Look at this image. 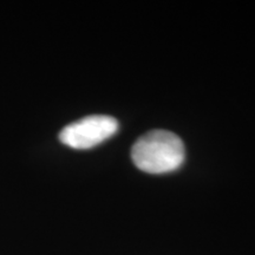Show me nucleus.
Wrapping results in <instances>:
<instances>
[{
    "label": "nucleus",
    "instance_id": "obj_1",
    "mask_svg": "<svg viewBox=\"0 0 255 255\" xmlns=\"http://www.w3.org/2000/svg\"><path fill=\"white\" fill-rule=\"evenodd\" d=\"M183 142L174 132L152 130L132 145L131 158L139 170L149 174L171 173L184 162Z\"/></svg>",
    "mask_w": 255,
    "mask_h": 255
},
{
    "label": "nucleus",
    "instance_id": "obj_2",
    "mask_svg": "<svg viewBox=\"0 0 255 255\" xmlns=\"http://www.w3.org/2000/svg\"><path fill=\"white\" fill-rule=\"evenodd\" d=\"M119 130V122L111 116L94 115L66 126L59 133L63 144L72 149H90L101 144Z\"/></svg>",
    "mask_w": 255,
    "mask_h": 255
}]
</instances>
